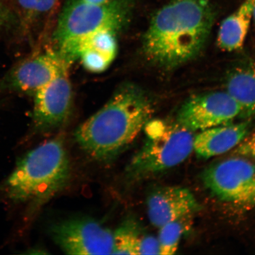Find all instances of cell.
Listing matches in <instances>:
<instances>
[{"mask_svg": "<svg viewBox=\"0 0 255 255\" xmlns=\"http://www.w3.org/2000/svg\"><path fill=\"white\" fill-rule=\"evenodd\" d=\"M139 255H160L158 238L145 234L140 245Z\"/></svg>", "mask_w": 255, "mask_h": 255, "instance_id": "ffe728a7", "label": "cell"}, {"mask_svg": "<svg viewBox=\"0 0 255 255\" xmlns=\"http://www.w3.org/2000/svg\"><path fill=\"white\" fill-rule=\"evenodd\" d=\"M33 95V120L38 130L51 131L67 122L71 116L73 101L68 72L44 86Z\"/></svg>", "mask_w": 255, "mask_h": 255, "instance_id": "30bf717a", "label": "cell"}, {"mask_svg": "<svg viewBox=\"0 0 255 255\" xmlns=\"http://www.w3.org/2000/svg\"><path fill=\"white\" fill-rule=\"evenodd\" d=\"M255 1L245 0L237 11L222 21L218 37L222 50L233 52L243 46L253 18Z\"/></svg>", "mask_w": 255, "mask_h": 255, "instance_id": "5bb4252c", "label": "cell"}, {"mask_svg": "<svg viewBox=\"0 0 255 255\" xmlns=\"http://www.w3.org/2000/svg\"><path fill=\"white\" fill-rule=\"evenodd\" d=\"M253 18L255 20V1L254 2V8H253Z\"/></svg>", "mask_w": 255, "mask_h": 255, "instance_id": "cb8c5ba5", "label": "cell"}, {"mask_svg": "<svg viewBox=\"0 0 255 255\" xmlns=\"http://www.w3.org/2000/svg\"><path fill=\"white\" fill-rule=\"evenodd\" d=\"M148 216L157 228L198 211L200 206L194 194L186 188L166 186L155 188L146 197Z\"/></svg>", "mask_w": 255, "mask_h": 255, "instance_id": "8fae6325", "label": "cell"}, {"mask_svg": "<svg viewBox=\"0 0 255 255\" xmlns=\"http://www.w3.org/2000/svg\"><path fill=\"white\" fill-rule=\"evenodd\" d=\"M226 88L241 107L242 114L255 115V63L234 70L228 76Z\"/></svg>", "mask_w": 255, "mask_h": 255, "instance_id": "9a60e30c", "label": "cell"}, {"mask_svg": "<svg viewBox=\"0 0 255 255\" xmlns=\"http://www.w3.org/2000/svg\"><path fill=\"white\" fill-rule=\"evenodd\" d=\"M227 92H210L187 101L178 113L177 123L191 132L225 125L242 114Z\"/></svg>", "mask_w": 255, "mask_h": 255, "instance_id": "ba28073f", "label": "cell"}, {"mask_svg": "<svg viewBox=\"0 0 255 255\" xmlns=\"http://www.w3.org/2000/svg\"><path fill=\"white\" fill-rule=\"evenodd\" d=\"M60 0H17L22 27L29 31L41 19L52 13Z\"/></svg>", "mask_w": 255, "mask_h": 255, "instance_id": "e0dca14e", "label": "cell"}, {"mask_svg": "<svg viewBox=\"0 0 255 255\" xmlns=\"http://www.w3.org/2000/svg\"><path fill=\"white\" fill-rule=\"evenodd\" d=\"M70 178L71 164L65 139L59 135L19 159L2 184V193L12 203L37 205L65 189Z\"/></svg>", "mask_w": 255, "mask_h": 255, "instance_id": "3957f363", "label": "cell"}, {"mask_svg": "<svg viewBox=\"0 0 255 255\" xmlns=\"http://www.w3.org/2000/svg\"><path fill=\"white\" fill-rule=\"evenodd\" d=\"M51 237L67 255H112L114 234L96 220L75 217L51 226Z\"/></svg>", "mask_w": 255, "mask_h": 255, "instance_id": "8992f818", "label": "cell"}, {"mask_svg": "<svg viewBox=\"0 0 255 255\" xmlns=\"http://www.w3.org/2000/svg\"><path fill=\"white\" fill-rule=\"evenodd\" d=\"M244 207H253L255 206V185L253 191L248 198L241 205Z\"/></svg>", "mask_w": 255, "mask_h": 255, "instance_id": "7402d4cb", "label": "cell"}, {"mask_svg": "<svg viewBox=\"0 0 255 255\" xmlns=\"http://www.w3.org/2000/svg\"><path fill=\"white\" fill-rule=\"evenodd\" d=\"M85 2L94 4H100L107 2L108 0H84Z\"/></svg>", "mask_w": 255, "mask_h": 255, "instance_id": "603a6c76", "label": "cell"}, {"mask_svg": "<svg viewBox=\"0 0 255 255\" xmlns=\"http://www.w3.org/2000/svg\"><path fill=\"white\" fill-rule=\"evenodd\" d=\"M250 121L206 129L194 136L193 150L199 157L208 159L236 147L246 137Z\"/></svg>", "mask_w": 255, "mask_h": 255, "instance_id": "7c38bea8", "label": "cell"}, {"mask_svg": "<svg viewBox=\"0 0 255 255\" xmlns=\"http://www.w3.org/2000/svg\"><path fill=\"white\" fill-rule=\"evenodd\" d=\"M204 184L219 200L242 205L255 185V164L245 157H232L207 168Z\"/></svg>", "mask_w": 255, "mask_h": 255, "instance_id": "52a82bcc", "label": "cell"}, {"mask_svg": "<svg viewBox=\"0 0 255 255\" xmlns=\"http://www.w3.org/2000/svg\"><path fill=\"white\" fill-rule=\"evenodd\" d=\"M10 20V14L2 0H0V26L4 25L8 23L9 20Z\"/></svg>", "mask_w": 255, "mask_h": 255, "instance_id": "44dd1931", "label": "cell"}, {"mask_svg": "<svg viewBox=\"0 0 255 255\" xmlns=\"http://www.w3.org/2000/svg\"><path fill=\"white\" fill-rule=\"evenodd\" d=\"M70 65L55 49L36 53L15 65L5 76L4 85L9 90L34 95L68 72Z\"/></svg>", "mask_w": 255, "mask_h": 255, "instance_id": "9c48e42d", "label": "cell"}, {"mask_svg": "<svg viewBox=\"0 0 255 255\" xmlns=\"http://www.w3.org/2000/svg\"><path fill=\"white\" fill-rule=\"evenodd\" d=\"M214 19L209 0H173L153 16L143 37V53L165 69L183 65L202 52Z\"/></svg>", "mask_w": 255, "mask_h": 255, "instance_id": "6da1fadb", "label": "cell"}, {"mask_svg": "<svg viewBox=\"0 0 255 255\" xmlns=\"http://www.w3.org/2000/svg\"><path fill=\"white\" fill-rule=\"evenodd\" d=\"M147 128L145 141L126 168L130 182L145 180L176 166L193 151V132L177 123L155 121Z\"/></svg>", "mask_w": 255, "mask_h": 255, "instance_id": "5b68a950", "label": "cell"}, {"mask_svg": "<svg viewBox=\"0 0 255 255\" xmlns=\"http://www.w3.org/2000/svg\"><path fill=\"white\" fill-rule=\"evenodd\" d=\"M116 36L117 34L113 31H102L85 38L78 47L77 59H81L89 71H105L117 55Z\"/></svg>", "mask_w": 255, "mask_h": 255, "instance_id": "4fadbf2b", "label": "cell"}, {"mask_svg": "<svg viewBox=\"0 0 255 255\" xmlns=\"http://www.w3.org/2000/svg\"><path fill=\"white\" fill-rule=\"evenodd\" d=\"M133 0H108L100 4L69 0L59 15L53 41L55 49L67 62L77 60L80 43L102 31L119 33L128 24Z\"/></svg>", "mask_w": 255, "mask_h": 255, "instance_id": "277c9868", "label": "cell"}, {"mask_svg": "<svg viewBox=\"0 0 255 255\" xmlns=\"http://www.w3.org/2000/svg\"><path fill=\"white\" fill-rule=\"evenodd\" d=\"M113 234L112 255H139L140 245L145 233L136 217L128 215Z\"/></svg>", "mask_w": 255, "mask_h": 255, "instance_id": "2e32d148", "label": "cell"}, {"mask_svg": "<svg viewBox=\"0 0 255 255\" xmlns=\"http://www.w3.org/2000/svg\"><path fill=\"white\" fill-rule=\"evenodd\" d=\"M147 96L137 85L127 84L76 129V142L86 154L110 163L131 145L151 116Z\"/></svg>", "mask_w": 255, "mask_h": 255, "instance_id": "7a4b0ae2", "label": "cell"}, {"mask_svg": "<svg viewBox=\"0 0 255 255\" xmlns=\"http://www.w3.org/2000/svg\"><path fill=\"white\" fill-rule=\"evenodd\" d=\"M191 217H183L159 228L157 238L160 255H171L176 253L181 238L190 227Z\"/></svg>", "mask_w": 255, "mask_h": 255, "instance_id": "ac0fdd59", "label": "cell"}, {"mask_svg": "<svg viewBox=\"0 0 255 255\" xmlns=\"http://www.w3.org/2000/svg\"><path fill=\"white\" fill-rule=\"evenodd\" d=\"M234 154L255 160V130L245 137L234 149Z\"/></svg>", "mask_w": 255, "mask_h": 255, "instance_id": "d6986e66", "label": "cell"}]
</instances>
